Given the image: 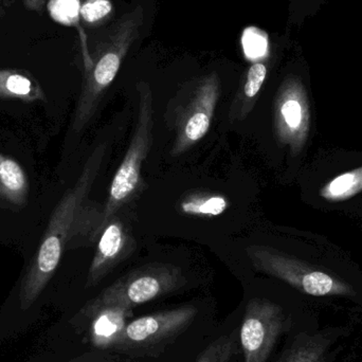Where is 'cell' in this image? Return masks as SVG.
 Masks as SVG:
<instances>
[{
  "mask_svg": "<svg viewBox=\"0 0 362 362\" xmlns=\"http://www.w3.org/2000/svg\"><path fill=\"white\" fill-rule=\"evenodd\" d=\"M334 340L332 333L300 334L280 362H325Z\"/></svg>",
  "mask_w": 362,
  "mask_h": 362,
  "instance_id": "14",
  "label": "cell"
},
{
  "mask_svg": "<svg viewBox=\"0 0 362 362\" xmlns=\"http://www.w3.org/2000/svg\"><path fill=\"white\" fill-rule=\"evenodd\" d=\"M138 117L135 132L120 167L117 170L102 215L101 225L116 216L118 211L134 197L141 185V170L153 144V95L150 85L138 83Z\"/></svg>",
  "mask_w": 362,
  "mask_h": 362,
  "instance_id": "3",
  "label": "cell"
},
{
  "mask_svg": "<svg viewBox=\"0 0 362 362\" xmlns=\"http://www.w3.org/2000/svg\"><path fill=\"white\" fill-rule=\"evenodd\" d=\"M236 351V334L221 336L202 353L197 362H230Z\"/></svg>",
  "mask_w": 362,
  "mask_h": 362,
  "instance_id": "18",
  "label": "cell"
},
{
  "mask_svg": "<svg viewBox=\"0 0 362 362\" xmlns=\"http://www.w3.org/2000/svg\"><path fill=\"white\" fill-rule=\"evenodd\" d=\"M267 74L268 67L265 62H255L248 68L232 104L230 120L243 121L252 112Z\"/></svg>",
  "mask_w": 362,
  "mask_h": 362,
  "instance_id": "12",
  "label": "cell"
},
{
  "mask_svg": "<svg viewBox=\"0 0 362 362\" xmlns=\"http://www.w3.org/2000/svg\"><path fill=\"white\" fill-rule=\"evenodd\" d=\"M245 52L251 59L263 57L267 50V40L255 29H249L243 38Z\"/></svg>",
  "mask_w": 362,
  "mask_h": 362,
  "instance_id": "21",
  "label": "cell"
},
{
  "mask_svg": "<svg viewBox=\"0 0 362 362\" xmlns=\"http://www.w3.org/2000/svg\"><path fill=\"white\" fill-rule=\"evenodd\" d=\"M29 193L27 174L17 161L0 153V196L17 206L25 204Z\"/></svg>",
  "mask_w": 362,
  "mask_h": 362,
  "instance_id": "13",
  "label": "cell"
},
{
  "mask_svg": "<svg viewBox=\"0 0 362 362\" xmlns=\"http://www.w3.org/2000/svg\"><path fill=\"white\" fill-rule=\"evenodd\" d=\"M229 202L218 194H193L181 202L180 211L192 216L215 217L226 212Z\"/></svg>",
  "mask_w": 362,
  "mask_h": 362,
  "instance_id": "16",
  "label": "cell"
},
{
  "mask_svg": "<svg viewBox=\"0 0 362 362\" xmlns=\"http://www.w3.org/2000/svg\"><path fill=\"white\" fill-rule=\"evenodd\" d=\"M282 308L265 299L247 304L240 339L245 362H266L284 329Z\"/></svg>",
  "mask_w": 362,
  "mask_h": 362,
  "instance_id": "7",
  "label": "cell"
},
{
  "mask_svg": "<svg viewBox=\"0 0 362 362\" xmlns=\"http://www.w3.org/2000/svg\"><path fill=\"white\" fill-rule=\"evenodd\" d=\"M362 191V167L334 178L321 189L320 195L329 202H342Z\"/></svg>",
  "mask_w": 362,
  "mask_h": 362,
  "instance_id": "17",
  "label": "cell"
},
{
  "mask_svg": "<svg viewBox=\"0 0 362 362\" xmlns=\"http://www.w3.org/2000/svg\"><path fill=\"white\" fill-rule=\"evenodd\" d=\"M93 318L90 339L99 349L116 348L129 319L133 308L122 305H104L90 312Z\"/></svg>",
  "mask_w": 362,
  "mask_h": 362,
  "instance_id": "11",
  "label": "cell"
},
{
  "mask_svg": "<svg viewBox=\"0 0 362 362\" xmlns=\"http://www.w3.org/2000/svg\"><path fill=\"white\" fill-rule=\"evenodd\" d=\"M308 117L304 87L297 78H287L274 104V127L279 141L293 151L299 150L308 133Z\"/></svg>",
  "mask_w": 362,
  "mask_h": 362,
  "instance_id": "9",
  "label": "cell"
},
{
  "mask_svg": "<svg viewBox=\"0 0 362 362\" xmlns=\"http://www.w3.org/2000/svg\"><path fill=\"white\" fill-rule=\"evenodd\" d=\"M146 23L142 6L127 11L108 30L85 71L84 84L74 112L72 129L82 131L95 115L104 93L114 82L132 46L139 38Z\"/></svg>",
  "mask_w": 362,
  "mask_h": 362,
  "instance_id": "2",
  "label": "cell"
},
{
  "mask_svg": "<svg viewBox=\"0 0 362 362\" xmlns=\"http://www.w3.org/2000/svg\"><path fill=\"white\" fill-rule=\"evenodd\" d=\"M25 8L28 10L35 11V12L40 13L42 8H45L46 0H23Z\"/></svg>",
  "mask_w": 362,
  "mask_h": 362,
  "instance_id": "22",
  "label": "cell"
},
{
  "mask_svg": "<svg viewBox=\"0 0 362 362\" xmlns=\"http://www.w3.org/2000/svg\"><path fill=\"white\" fill-rule=\"evenodd\" d=\"M185 283L180 268L170 264H148L121 276L104 289L91 302L89 312L104 305L133 308L172 293Z\"/></svg>",
  "mask_w": 362,
  "mask_h": 362,
  "instance_id": "4",
  "label": "cell"
},
{
  "mask_svg": "<svg viewBox=\"0 0 362 362\" xmlns=\"http://www.w3.org/2000/svg\"><path fill=\"white\" fill-rule=\"evenodd\" d=\"M247 255L257 272L284 281L302 293L315 297L353 295L350 285L334 276L286 257L266 246H249Z\"/></svg>",
  "mask_w": 362,
  "mask_h": 362,
  "instance_id": "5",
  "label": "cell"
},
{
  "mask_svg": "<svg viewBox=\"0 0 362 362\" xmlns=\"http://www.w3.org/2000/svg\"><path fill=\"white\" fill-rule=\"evenodd\" d=\"M327 0H291L289 23H301L314 16Z\"/></svg>",
  "mask_w": 362,
  "mask_h": 362,
  "instance_id": "20",
  "label": "cell"
},
{
  "mask_svg": "<svg viewBox=\"0 0 362 362\" xmlns=\"http://www.w3.org/2000/svg\"><path fill=\"white\" fill-rule=\"evenodd\" d=\"M221 93L215 72L202 78L194 89L175 123L176 137L171 155L178 157L193 148L209 133Z\"/></svg>",
  "mask_w": 362,
  "mask_h": 362,
  "instance_id": "6",
  "label": "cell"
},
{
  "mask_svg": "<svg viewBox=\"0 0 362 362\" xmlns=\"http://www.w3.org/2000/svg\"><path fill=\"white\" fill-rule=\"evenodd\" d=\"M136 248L135 240L127 226L116 216L108 219L101 231L95 257L89 268L87 286L98 284Z\"/></svg>",
  "mask_w": 362,
  "mask_h": 362,
  "instance_id": "10",
  "label": "cell"
},
{
  "mask_svg": "<svg viewBox=\"0 0 362 362\" xmlns=\"http://www.w3.org/2000/svg\"><path fill=\"white\" fill-rule=\"evenodd\" d=\"M112 12V4L110 0H82L81 2V16L89 25L103 21Z\"/></svg>",
  "mask_w": 362,
  "mask_h": 362,
  "instance_id": "19",
  "label": "cell"
},
{
  "mask_svg": "<svg viewBox=\"0 0 362 362\" xmlns=\"http://www.w3.org/2000/svg\"><path fill=\"white\" fill-rule=\"evenodd\" d=\"M44 97L35 81L15 70H0V98L35 101Z\"/></svg>",
  "mask_w": 362,
  "mask_h": 362,
  "instance_id": "15",
  "label": "cell"
},
{
  "mask_svg": "<svg viewBox=\"0 0 362 362\" xmlns=\"http://www.w3.org/2000/svg\"><path fill=\"white\" fill-rule=\"evenodd\" d=\"M195 315L194 306L185 305L140 317L129 322L116 348L138 350L160 344L185 329Z\"/></svg>",
  "mask_w": 362,
  "mask_h": 362,
  "instance_id": "8",
  "label": "cell"
},
{
  "mask_svg": "<svg viewBox=\"0 0 362 362\" xmlns=\"http://www.w3.org/2000/svg\"><path fill=\"white\" fill-rule=\"evenodd\" d=\"M106 150L105 144H100L93 150L76 185L66 192L53 211L42 243L23 281L21 288L23 301H33L57 270L68 240L76 231L83 204L99 174Z\"/></svg>",
  "mask_w": 362,
  "mask_h": 362,
  "instance_id": "1",
  "label": "cell"
}]
</instances>
